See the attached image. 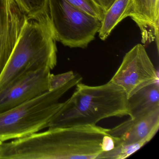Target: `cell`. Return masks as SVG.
Masks as SVG:
<instances>
[{"label": "cell", "mask_w": 159, "mask_h": 159, "mask_svg": "<svg viewBox=\"0 0 159 159\" xmlns=\"http://www.w3.org/2000/svg\"><path fill=\"white\" fill-rule=\"evenodd\" d=\"M108 131L96 125L48 128L3 142L0 159H97L115 146Z\"/></svg>", "instance_id": "6da1fadb"}, {"label": "cell", "mask_w": 159, "mask_h": 159, "mask_svg": "<svg viewBox=\"0 0 159 159\" xmlns=\"http://www.w3.org/2000/svg\"><path fill=\"white\" fill-rule=\"evenodd\" d=\"M56 42L48 12L27 16L19 39L0 74V91L27 72L53 69L57 63Z\"/></svg>", "instance_id": "7a4b0ae2"}, {"label": "cell", "mask_w": 159, "mask_h": 159, "mask_svg": "<svg viewBox=\"0 0 159 159\" xmlns=\"http://www.w3.org/2000/svg\"><path fill=\"white\" fill-rule=\"evenodd\" d=\"M75 92L55 115L48 128L96 125L111 117L129 116L123 90L110 81L98 86L80 82Z\"/></svg>", "instance_id": "3957f363"}, {"label": "cell", "mask_w": 159, "mask_h": 159, "mask_svg": "<svg viewBox=\"0 0 159 159\" xmlns=\"http://www.w3.org/2000/svg\"><path fill=\"white\" fill-rule=\"evenodd\" d=\"M82 80V77L76 74L73 80L63 86L0 113V141L25 137L48 128L64 104L59 101L60 98Z\"/></svg>", "instance_id": "277c9868"}, {"label": "cell", "mask_w": 159, "mask_h": 159, "mask_svg": "<svg viewBox=\"0 0 159 159\" xmlns=\"http://www.w3.org/2000/svg\"><path fill=\"white\" fill-rule=\"evenodd\" d=\"M48 12L56 40L70 48H86L101 27L98 18L65 0H48Z\"/></svg>", "instance_id": "5b68a950"}, {"label": "cell", "mask_w": 159, "mask_h": 159, "mask_svg": "<svg viewBox=\"0 0 159 159\" xmlns=\"http://www.w3.org/2000/svg\"><path fill=\"white\" fill-rule=\"evenodd\" d=\"M123 89L127 99L140 89L159 81L157 70L140 43L127 52L110 80Z\"/></svg>", "instance_id": "8992f818"}, {"label": "cell", "mask_w": 159, "mask_h": 159, "mask_svg": "<svg viewBox=\"0 0 159 159\" xmlns=\"http://www.w3.org/2000/svg\"><path fill=\"white\" fill-rule=\"evenodd\" d=\"M48 69L24 74L0 91V113L49 91Z\"/></svg>", "instance_id": "52a82bcc"}, {"label": "cell", "mask_w": 159, "mask_h": 159, "mask_svg": "<svg viewBox=\"0 0 159 159\" xmlns=\"http://www.w3.org/2000/svg\"><path fill=\"white\" fill-rule=\"evenodd\" d=\"M27 18L15 0H0V74L13 51Z\"/></svg>", "instance_id": "ba28073f"}, {"label": "cell", "mask_w": 159, "mask_h": 159, "mask_svg": "<svg viewBox=\"0 0 159 159\" xmlns=\"http://www.w3.org/2000/svg\"><path fill=\"white\" fill-rule=\"evenodd\" d=\"M159 128V108L130 118L111 129L108 133L114 139L115 146L129 145L150 141ZM115 147V146H114Z\"/></svg>", "instance_id": "9c48e42d"}, {"label": "cell", "mask_w": 159, "mask_h": 159, "mask_svg": "<svg viewBox=\"0 0 159 159\" xmlns=\"http://www.w3.org/2000/svg\"><path fill=\"white\" fill-rule=\"evenodd\" d=\"M130 17L137 25L142 43L156 42L159 49V0H133Z\"/></svg>", "instance_id": "30bf717a"}, {"label": "cell", "mask_w": 159, "mask_h": 159, "mask_svg": "<svg viewBox=\"0 0 159 159\" xmlns=\"http://www.w3.org/2000/svg\"><path fill=\"white\" fill-rule=\"evenodd\" d=\"M128 108L130 118L159 108L158 82L140 89L128 98Z\"/></svg>", "instance_id": "8fae6325"}, {"label": "cell", "mask_w": 159, "mask_h": 159, "mask_svg": "<svg viewBox=\"0 0 159 159\" xmlns=\"http://www.w3.org/2000/svg\"><path fill=\"white\" fill-rule=\"evenodd\" d=\"M133 0H115L105 12L98 32L100 39H107L116 26L125 18L130 17L133 9Z\"/></svg>", "instance_id": "7c38bea8"}, {"label": "cell", "mask_w": 159, "mask_h": 159, "mask_svg": "<svg viewBox=\"0 0 159 159\" xmlns=\"http://www.w3.org/2000/svg\"><path fill=\"white\" fill-rule=\"evenodd\" d=\"M146 144V143L141 142L129 145H117L111 150L101 153L98 159H125Z\"/></svg>", "instance_id": "4fadbf2b"}, {"label": "cell", "mask_w": 159, "mask_h": 159, "mask_svg": "<svg viewBox=\"0 0 159 159\" xmlns=\"http://www.w3.org/2000/svg\"><path fill=\"white\" fill-rule=\"evenodd\" d=\"M27 16L48 12V0H15Z\"/></svg>", "instance_id": "5bb4252c"}, {"label": "cell", "mask_w": 159, "mask_h": 159, "mask_svg": "<svg viewBox=\"0 0 159 159\" xmlns=\"http://www.w3.org/2000/svg\"><path fill=\"white\" fill-rule=\"evenodd\" d=\"M76 8L102 21L105 11L93 0H65Z\"/></svg>", "instance_id": "9a60e30c"}, {"label": "cell", "mask_w": 159, "mask_h": 159, "mask_svg": "<svg viewBox=\"0 0 159 159\" xmlns=\"http://www.w3.org/2000/svg\"><path fill=\"white\" fill-rule=\"evenodd\" d=\"M76 74L71 70L57 75L51 73L49 79V91L63 86L73 80Z\"/></svg>", "instance_id": "2e32d148"}, {"label": "cell", "mask_w": 159, "mask_h": 159, "mask_svg": "<svg viewBox=\"0 0 159 159\" xmlns=\"http://www.w3.org/2000/svg\"><path fill=\"white\" fill-rule=\"evenodd\" d=\"M104 11H106L115 0H93Z\"/></svg>", "instance_id": "e0dca14e"}, {"label": "cell", "mask_w": 159, "mask_h": 159, "mask_svg": "<svg viewBox=\"0 0 159 159\" xmlns=\"http://www.w3.org/2000/svg\"><path fill=\"white\" fill-rule=\"evenodd\" d=\"M2 143H3V142H2L0 141V151L1 150L2 145Z\"/></svg>", "instance_id": "ac0fdd59"}]
</instances>
